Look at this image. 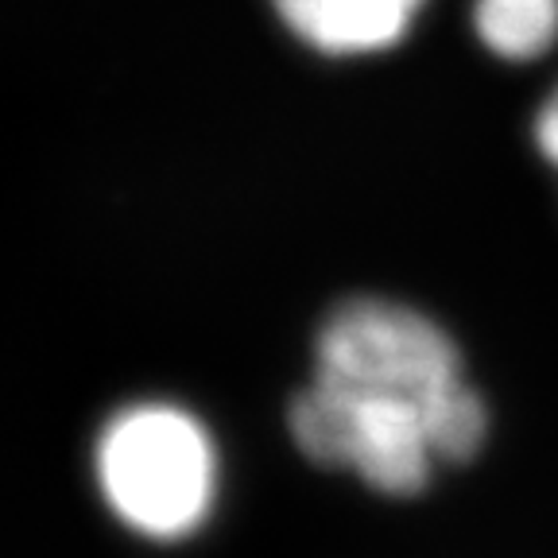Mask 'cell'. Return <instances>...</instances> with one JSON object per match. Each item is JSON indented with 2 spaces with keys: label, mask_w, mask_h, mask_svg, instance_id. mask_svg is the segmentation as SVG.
I'll return each instance as SVG.
<instances>
[{
  "label": "cell",
  "mask_w": 558,
  "mask_h": 558,
  "mask_svg": "<svg viewBox=\"0 0 558 558\" xmlns=\"http://www.w3.org/2000/svg\"><path fill=\"white\" fill-rule=\"evenodd\" d=\"M303 458L384 497H418L488 438L462 349L430 314L384 295L338 303L314 338V376L288 408Z\"/></svg>",
  "instance_id": "1"
},
{
  "label": "cell",
  "mask_w": 558,
  "mask_h": 558,
  "mask_svg": "<svg viewBox=\"0 0 558 558\" xmlns=\"http://www.w3.org/2000/svg\"><path fill=\"white\" fill-rule=\"evenodd\" d=\"M97 481L132 532L183 539L214 508L218 450L191 411L140 403L101 430Z\"/></svg>",
  "instance_id": "2"
},
{
  "label": "cell",
  "mask_w": 558,
  "mask_h": 558,
  "mask_svg": "<svg viewBox=\"0 0 558 558\" xmlns=\"http://www.w3.org/2000/svg\"><path fill=\"white\" fill-rule=\"evenodd\" d=\"M295 39L333 59L380 54L411 32L427 0H271Z\"/></svg>",
  "instance_id": "3"
},
{
  "label": "cell",
  "mask_w": 558,
  "mask_h": 558,
  "mask_svg": "<svg viewBox=\"0 0 558 558\" xmlns=\"http://www.w3.org/2000/svg\"><path fill=\"white\" fill-rule=\"evenodd\" d=\"M473 32L497 59L535 62L558 44V0H473Z\"/></svg>",
  "instance_id": "4"
},
{
  "label": "cell",
  "mask_w": 558,
  "mask_h": 558,
  "mask_svg": "<svg viewBox=\"0 0 558 558\" xmlns=\"http://www.w3.org/2000/svg\"><path fill=\"white\" fill-rule=\"evenodd\" d=\"M535 148L558 171V86L550 89V97L539 105V113H535Z\"/></svg>",
  "instance_id": "5"
}]
</instances>
